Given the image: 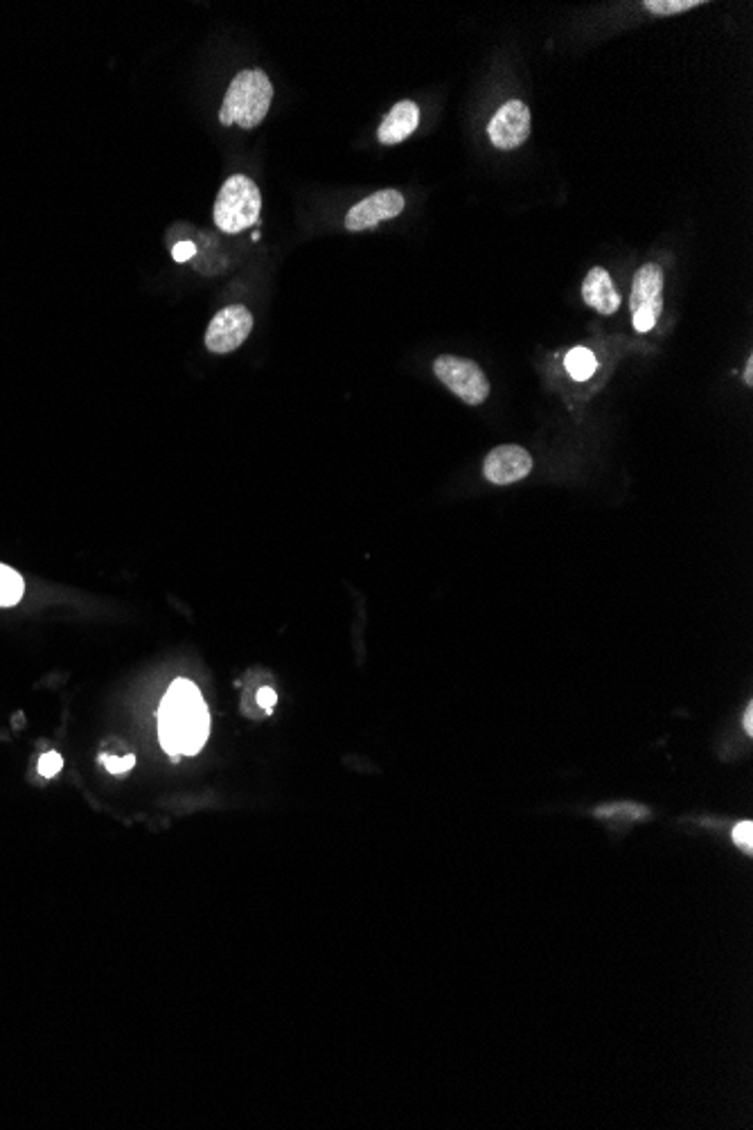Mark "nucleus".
<instances>
[{"mask_svg": "<svg viewBox=\"0 0 753 1130\" xmlns=\"http://www.w3.org/2000/svg\"><path fill=\"white\" fill-rule=\"evenodd\" d=\"M161 745L172 756L201 752L210 734V713L203 695L190 679H176L158 711Z\"/></svg>", "mask_w": 753, "mask_h": 1130, "instance_id": "1", "label": "nucleus"}, {"mask_svg": "<svg viewBox=\"0 0 753 1130\" xmlns=\"http://www.w3.org/2000/svg\"><path fill=\"white\" fill-rule=\"evenodd\" d=\"M273 100L271 79L264 70H242L230 82L224 104H221V125H237L242 129H255L267 118Z\"/></svg>", "mask_w": 753, "mask_h": 1130, "instance_id": "2", "label": "nucleus"}, {"mask_svg": "<svg viewBox=\"0 0 753 1130\" xmlns=\"http://www.w3.org/2000/svg\"><path fill=\"white\" fill-rule=\"evenodd\" d=\"M262 210L260 188L244 174H233L221 185L215 201V224L224 233H242L258 224Z\"/></svg>", "mask_w": 753, "mask_h": 1130, "instance_id": "3", "label": "nucleus"}, {"mask_svg": "<svg viewBox=\"0 0 753 1130\" xmlns=\"http://www.w3.org/2000/svg\"><path fill=\"white\" fill-rule=\"evenodd\" d=\"M433 373L451 393L469 406L483 404L490 395V382H487L481 366L469 359L442 355L433 361Z\"/></svg>", "mask_w": 753, "mask_h": 1130, "instance_id": "4", "label": "nucleus"}, {"mask_svg": "<svg viewBox=\"0 0 753 1130\" xmlns=\"http://www.w3.org/2000/svg\"><path fill=\"white\" fill-rule=\"evenodd\" d=\"M663 285L666 276L659 264L648 262L634 273L630 312L636 332H650L663 312Z\"/></svg>", "mask_w": 753, "mask_h": 1130, "instance_id": "5", "label": "nucleus"}, {"mask_svg": "<svg viewBox=\"0 0 753 1130\" xmlns=\"http://www.w3.org/2000/svg\"><path fill=\"white\" fill-rule=\"evenodd\" d=\"M253 332V314L242 305H230L215 314L206 332V348L215 355L237 350Z\"/></svg>", "mask_w": 753, "mask_h": 1130, "instance_id": "6", "label": "nucleus"}, {"mask_svg": "<svg viewBox=\"0 0 753 1130\" xmlns=\"http://www.w3.org/2000/svg\"><path fill=\"white\" fill-rule=\"evenodd\" d=\"M487 136L501 152L521 147L530 136V109L521 100H510L494 113L487 125Z\"/></svg>", "mask_w": 753, "mask_h": 1130, "instance_id": "7", "label": "nucleus"}, {"mask_svg": "<svg viewBox=\"0 0 753 1130\" xmlns=\"http://www.w3.org/2000/svg\"><path fill=\"white\" fill-rule=\"evenodd\" d=\"M404 210V197L397 190H379L370 194L368 199L359 201L357 206L345 217V228L348 231H366L377 224L386 222V219L397 217Z\"/></svg>", "mask_w": 753, "mask_h": 1130, "instance_id": "8", "label": "nucleus"}, {"mask_svg": "<svg viewBox=\"0 0 753 1130\" xmlns=\"http://www.w3.org/2000/svg\"><path fill=\"white\" fill-rule=\"evenodd\" d=\"M533 472V456L519 445L494 447L485 458L483 474L485 479L496 485H510L524 481Z\"/></svg>", "mask_w": 753, "mask_h": 1130, "instance_id": "9", "label": "nucleus"}, {"mask_svg": "<svg viewBox=\"0 0 753 1130\" xmlns=\"http://www.w3.org/2000/svg\"><path fill=\"white\" fill-rule=\"evenodd\" d=\"M582 298L593 312L602 316L616 314L620 307V294L614 285V278L602 267H593L587 273V278L582 282Z\"/></svg>", "mask_w": 753, "mask_h": 1130, "instance_id": "10", "label": "nucleus"}, {"mask_svg": "<svg viewBox=\"0 0 753 1130\" xmlns=\"http://www.w3.org/2000/svg\"><path fill=\"white\" fill-rule=\"evenodd\" d=\"M420 125V109L418 104L411 100H404L395 104L391 113L384 118L382 125L377 129V140L382 145H397L402 140L415 134V129Z\"/></svg>", "mask_w": 753, "mask_h": 1130, "instance_id": "11", "label": "nucleus"}, {"mask_svg": "<svg viewBox=\"0 0 753 1130\" xmlns=\"http://www.w3.org/2000/svg\"><path fill=\"white\" fill-rule=\"evenodd\" d=\"M564 366H566V370H569V375L575 379V382H587V379L593 377V373H596L598 359L587 348H573V350H569V355H566Z\"/></svg>", "mask_w": 753, "mask_h": 1130, "instance_id": "12", "label": "nucleus"}, {"mask_svg": "<svg viewBox=\"0 0 753 1130\" xmlns=\"http://www.w3.org/2000/svg\"><path fill=\"white\" fill-rule=\"evenodd\" d=\"M23 578L7 564H0V607H12L23 598Z\"/></svg>", "mask_w": 753, "mask_h": 1130, "instance_id": "13", "label": "nucleus"}, {"mask_svg": "<svg viewBox=\"0 0 753 1130\" xmlns=\"http://www.w3.org/2000/svg\"><path fill=\"white\" fill-rule=\"evenodd\" d=\"M643 7L657 16H675L702 7V0H645Z\"/></svg>", "mask_w": 753, "mask_h": 1130, "instance_id": "14", "label": "nucleus"}, {"mask_svg": "<svg viewBox=\"0 0 753 1130\" xmlns=\"http://www.w3.org/2000/svg\"><path fill=\"white\" fill-rule=\"evenodd\" d=\"M596 815L600 819H611L616 815H627V819H645L650 815V810L643 806H634V803H614V806L598 808Z\"/></svg>", "mask_w": 753, "mask_h": 1130, "instance_id": "15", "label": "nucleus"}, {"mask_svg": "<svg viewBox=\"0 0 753 1130\" xmlns=\"http://www.w3.org/2000/svg\"><path fill=\"white\" fill-rule=\"evenodd\" d=\"M733 842L740 846L744 853H753V821H740L738 826L733 828Z\"/></svg>", "mask_w": 753, "mask_h": 1130, "instance_id": "16", "label": "nucleus"}, {"mask_svg": "<svg viewBox=\"0 0 753 1130\" xmlns=\"http://www.w3.org/2000/svg\"><path fill=\"white\" fill-rule=\"evenodd\" d=\"M61 767H64V758L57 752H48L39 758V774L43 779H52V776L61 772Z\"/></svg>", "mask_w": 753, "mask_h": 1130, "instance_id": "17", "label": "nucleus"}, {"mask_svg": "<svg viewBox=\"0 0 753 1130\" xmlns=\"http://www.w3.org/2000/svg\"><path fill=\"white\" fill-rule=\"evenodd\" d=\"M100 763H104V767H106V770H109L111 774H124V772H129L131 767L136 765V756H134V754L122 756V758H118V756H109V758L100 756Z\"/></svg>", "mask_w": 753, "mask_h": 1130, "instance_id": "18", "label": "nucleus"}, {"mask_svg": "<svg viewBox=\"0 0 753 1130\" xmlns=\"http://www.w3.org/2000/svg\"><path fill=\"white\" fill-rule=\"evenodd\" d=\"M194 253H197V246H194L192 242H179L172 249V258L176 262H188Z\"/></svg>", "mask_w": 753, "mask_h": 1130, "instance_id": "19", "label": "nucleus"}, {"mask_svg": "<svg viewBox=\"0 0 753 1130\" xmlns=\"http://www.w3.org/2000/svg\"><path fill=\"white\" fill-rule=\"evenodd\" d=\"M276 702H278V693H276V691H273V688H260V693H258V704L262 706V709H264V711H271V709H273V706H276Z\"/></svg>", "mask_w": 753, "mask_h": 1130, "instance_id": "20", "label": "nucleus"}, {"mask_svg": "<svg viewBox=\"0 0 753 1130\" xmlns=\"http://www.w3.org/2000/svg\"><path fill=\"white\" fill-rule=\"evenodd\" d=\"M742 725H744V731H747V734L751 736L753 734V704H749L747 711H744Z\"/></svg>", "mask_w": 753, "mask_h": 1130, "instance_id": "21", "label": "nucleus"}, {"mask_svg": "<svg viewBox=\"0 0 753 1130\" xmlns=\"http://www.w3.org/2000/svg\"><path fill=\"white\" fill-rule=\"evenodd\" d=\"M744 382H747L749 386L753 384V357H749L747 366H744Z\"/></svg>", "mask_w": 753, "mask_h": 1130, "instance_id": "22", "label": "nucleus"}]
</instances>
